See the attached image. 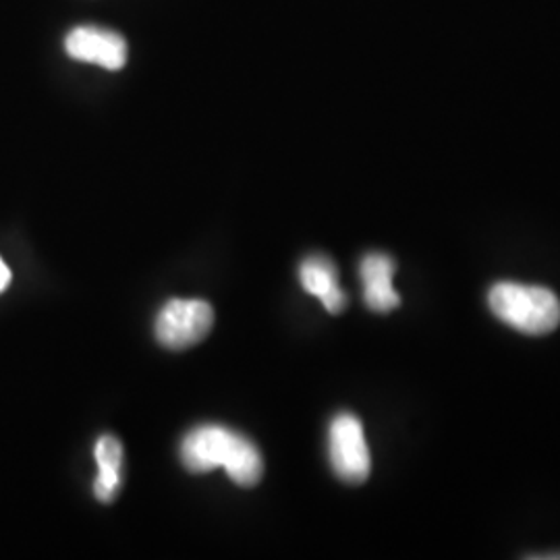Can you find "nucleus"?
I'll list each match as a JSON object with an SVG mask.
<instances>
[{
  "label": "nucleus",
  "mask_w": 560,
  "mask_h": 560,
  "mask_svg": "<svg viewBox=\"0 0 560 560\" xmlns=\"http://www.w3.org/2000/svg\"><path fill=\"white\" fill-rule=\"evenodd\" d=\"M180 460L191 474L224 469L243 488L256 486L264 474L260 448L247 436L219 423H203L187 432L180 442Z\"/></svg>",
  "instance_id": "f257e3e1"
},
{
  "label": "nucleus",
  "mask_w": 560,
  "mask_h": 560,
  "mask_svg": "<svg viewBox=\"0 0 560 560\" xmlns=\"http://www.w3.org/2000/svg\"><path fill=\"white\" fill-rule=\"evenodd\" d=\"M490 312L529 337H544L560 324V300L546 287L497 282L488 293Z\"/></svg>",
  "instance_id": "f03ea898"
},
{
  "label": "nucleus",
  "mask_w": 560,
  "mask_h": 560,
  "mask_svg": "<svg viewBox=\"0 0 560 560\" xmlns=\"http://www.w3.org/2000/svg\"><path fill=\"white\" fill-rule=\"evenodd\" d=\"M328 459L332 471L345 483H363L372 471L370 446L360 418L353 413H339L328 428Z\"/></svg>",
  "instance_id": "7ed1b4c3"
},
{
  "label": "nucleus",
  "mask_w": 560,
  "mask_h": 560,
  "mask_svg": "<svg viewBox=\"0 0 560 560\" xmlns=\"http://www.w3.org/2000/svg\"><path fill=\"white\" fill-rule=\"evenodd\" d=\"M214 310L208 301L171 300L156 316L154 332L164 349L183 351L208 337Z\"/></svg>",
  "instance_id": "20e7f679"
},
{
  "label": "nucleus",
  "mask_w": 560,
  "mask_h": 560,
  "mask_svg": "<svg viewBox=\"0 0 560 560\" xmlns=\"http://www.w3.org/2000/svg\"><path fill=\"white\" fill-rule=\"evenodd\" d=\"M65 48L71 59L101 65L108 71H119L127 62V42L117 32L96 25L75 27L67 36Z\"/></svg>",
  "instance_id": "39448f33"
},
{
  "label": "nucleus",
  "mask_w": 560,
  "mask_h": 560,
  "mask_svg": "<svg viewBox=\"0 0 560 560\" xmlns=\"http://www.w3.org/2000/svg\"><path fill=\"white\" fill-rule=\"evenodd\" d=\"M395 261L386 254H368L360 264L363 301L376 314H388L400 305L399 293L393 287Z\"/></svg>",
  "instance_id": "423d86ee"
},
{
  "label": "nucleus",
  "mask_w": 560,
  "mask_h": 560,
  "mask_svg": "<svg viewBox=\"0 0 560 560\" xmlns=\"http://www.w3.org/2000/svg\"><path fill=\"white\" fill-rule=\"evenodd\" d=\"M300 280L305 293L318 298L326 312L340 314L347 307V295L340 289L337 266L326 256H310L301 261Z\"/></svg>",
  "instance_id": "0eeeda50"
},
{
  "label": "nucleus",
  "mask_w": 560,
  "mask_h": 560,
  "mask_svg": "<svg viewBox=\"0 0 560 560\" xmlns=\"http://www.w3.org/2000/svg\"><path fill=\"white\" fill-rule=\"evenodd\" d=\"M94 457L98 463V476L94 480V497L108 504L115 501L122 483V444L115 436L104 434L96 442Z\"/></svg>",
  "instance_id": "6e6552de"
},
{
  "label": "nucleus",
  "mask_w": 560,
  "mask_h": 560,
  "mask_svg": "<svg viewBox=\"0 0 560 560\" xmlns=\"http://www.w3.org/2000/svg\"><path fill=\"white\" fill-rule=\"evenodd\" d=\"M9 282H11V270H9V266L4 264V260L0 258V293L9 287Z\"/></svg>",
  "instance_id": "1a4fd4ad"
},
{
  "label": "nucleus",
  "mask_w": 560,
  "mask_h": 560,
  "mask_svg": "<svg viewBox=\"0 0 560 560\" xmlns=\"http://www.w3.org/2000/svg\"><path fill=\"white\" fill-rule=\"evenodd\" d=\"M532 560H559L560 555H540V557H529Z\"/></svg>",
  "instance_id": "9d476101"
}]
</instances>
